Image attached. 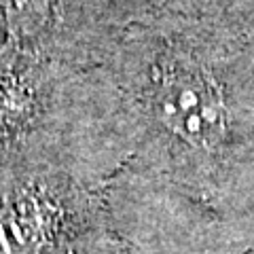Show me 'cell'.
<instances>
[{
    "mask_svg": "<svg viewBox=\"0 0 254 254\" xmlns=\"http://www.w3.org/2000/svg\"><path fill=\"white\" fill-rule=\"evenodd\" d=\"M106 222L104 187L64 159L0 178V254H74Z\"/></svg>",
    "mask_w": 254,
    "mask_h": 254,
    "instance_id": "obj_1",
    "label": "cell"
},
{
    "mask_svg": "<svg viewBox=\"0 0 254 254\" xmlns=\"http://www.w3.org/2000/svg\"><path fill=\"white\" fill-rule=\"evenodd\" d=\"M74 254H153V250L131 240L110 225V220L95 233L89 242H85Z\"/></svg>",
    "mask_w": 254,
    "mask_h": 254,
    "instance_id": "obj_2",
    "label": "cell"
}]
</instances>
